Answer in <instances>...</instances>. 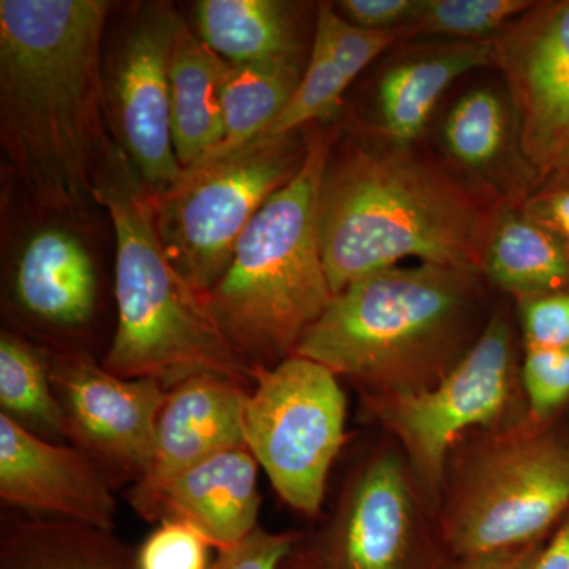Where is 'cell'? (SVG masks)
<instances>
[{
    "label": "cell",
    "mask_w": 569,
    "mask_h": 569,
    "mask_svg": "<svg viewBox=\"0 0 569 569\" xmlns=\"http://www.w3.org/2000/svg\"><path fill=\"white\" fill-rule=\"evenodd\" d=\"M110 2L0 0V144L33 203L84 213L114 160L102 41Z\"/></svg>",
    "instance_id": "1"
},
{
    "label": "cell",
    "mask_w": 569,
    "mask_h": 569,
    "mask_svg": "<svg viewBox=\"0 0 569 569\" xmlns=\"http://www.w3.org/2000/svg\"><path fill=\"white\" fill-rule=\"evenodd\" d=\"M498 201L436 153L365 132L332 146L320 192V238L332 295L400 261L481 272Z\"/></svg>",
    "instance_id": "2"
},
{
    "label": "cell",
    "mask_w": 569,
    "mask_h": 569,
    "mask_svg": "<svg viewBox=\"0 0 569 569\" xmlns=\"http://www.w3.org/2000/svg\"><path fill=\"white\" fill-rule=\"evenodd\" d=\"M500 299L475 269L396 266L332 296L295 355L328 367L359 395H417L473 350Z\"/></svg>",
    "instance_id": "3"
},
{
    "label": "cell",
    "mask_w": 569,
    "mask_h": 569,
    "mask_svg": "<svg viewBox=\"0 0 569 569\" xmlns=\"http://www.w3.org/2000/svg\"><path fill=\"white\" fill-rule=\"evenodd\" d=\"M97 200L110 213L116 236L118 326L104 369L157 381L168 391L197 377L252 389V367L222 335L203 296L168 260L148 193L119 149Z\"/></svg>",
    "instance_id": "4"
},
{
    "label": "cell",
    "mask_w": 569,
    "mask_h": 569,
    "mask_svg": "<svg viewBox=\"0 0 569 569\" xmlns=\"http://www.w3.org/2000/svg\"><path fill=\"white\" fill-rule=\"evenodd\" d=\"M336 140V130L309 133L301 170L253 217L222 279L203 298L253 372L293 356L335 296L321 253L320 192Z\"/></svg>",
    "instance_id": "5"
},
{
    "label": "cell",
    "mask_w": 569,
    "mask_h": 569,
    "mask_svg": "<svg viewBox=\"0 0 569 569\" xmlns=\"http://www.w3.org/2000/svg\"><path fill=\"white\" fill-rule=\"evenodd\" d=\"M568 512L563 422L473 430L449 452L438 520L452 559L545 541Z\"/></svg>",
    "instance_id": "6"
},
{
    "label": "cell",
    "mask_w": 569,
    "mask_h": 569,
    "mask_svg": "<svg viewBox=\"0 0 569 569\" xmlns=\"http://www.w3.org/2000/svg\"><path fill=\"white\" fill-rule=\"evenodd\" d=\"M522 355L515 302L501 296L477 346L437 387L417 395H359L362 419L400 448L437 511L448 456L460 438L529 418Z\"/></svg>",
    "instance_id": "7"
},
{
    "label": "cell",
    "mask_w": 569,
    "mask_h": 569,
    "mask_svg": "<svg viewBox=\"0 0 569 569\" xmlns=\"http://www.w3.org/2000/svg\"><path fill=\"white\" fill-rule=\"evenodd\" d=\"M302 132L258 138L201 160L167 192L148 194L168 260L203 298L222 279L253 217L301 170L309 148Z\"/></svg>",
    "instance_id": "8"
},
{
    "label": "cell",
    "mask_w": 569,
    "mask_h": 569,
    "mask_svg": "<svg viewBox=\"0 0 569 569\" xmlns=\"http://www.w3.org/2000/svg\"><path fill=\"white\" fill-rule=\"evenodd\" d=\"M347 417L340 378L320 362L293 355L254 369L246 448L277 496L309 518L323 508L329 473L346 443Z\"/></svg>",
    "instance_id": "9"
},
{
    "label": "cell",
    "mask_w": 569,
    "mask_h": 569,
    "mask_svg": "<svg viewBox=\"0 0 569 569\" xmlns=\"http://www.w3.org/2000/svg\"><path fill=\"white\" fill-rule=\"evenodd\" d=\"M309 539L323 569H448L437 508L381 433L348 471L323 529Z\"/></svg>",
    "instance_id": "10"
},
{
    "label": "cell",
    "mask_w": 569,
    "mask_h": 569,
    "mask_svg": "<svg viewBox=\"0 0 569 569\" xmlns=\"http://www.w3.org/2000/svg\"><path fill=\"white\" fill-rule=\"evenodd\" d=\"M181 18L173 7H148L134 18L103 67L108 127L151 197L179 181L171 126V58Z\"/></svg>",
    "instance_id": "11"
},
{
    "label": "cell",
    "mask_w": 569,
    "mask_h": 569,
    "mask_svg": "<svg viewBox=\"0 0 569 569\" xmlns=\"http://www.w3.org/2000/svg\"><path fill=\"white\" fill-rule=\"evenodd\" d=\"M71 447L103 471L112 488L137 485L151 467L168 389L112 376L84 355L48 359Z\"/></svg>",
    "instance_id": "12"
},
{
    "label": "cell",
    "mask_w": 569,
    "mask_h": 569,
    "mask_svg": "<svg viewBox=\"0 0 569 569\" xmlns=\"http://www.w3.org/2000/svg\"><path fill=\"white\" fill-rule=\"evenodd\" d=\"M539 183L569 164V0H539L492 39Z\"/></svg>",
    "instance_id": "13"
},
{
    "label": "cell",
    "mask_w": 569,
    "mask_h": 569,
    "mask_svg": "<svg viewBox=\"0 0 569 569\" xmlns=\"http://www.w3.org/2000/svg\"><path fill=\"white\" fill-rule=\"evenodd\" d=\"M111 482L84 452L54 443L0 413V498L43 519L112 531L118 515Z\"/></svg>",
    "instance_id": "14"
},
{
    "label": "cell",
    "mask_w": 569,
    "mask_h": 569,
    "mask_svg": "<svg viewBox=\"0 0 569 569\" xmlns=\"http://www.w3.org/2000/svg\"><path fill=\"white\" fill-rule=\"evenodd\" d=\"M250 389L216 377H197L168 392L157 425L148 473L129 490L130 507L144 518L164 486L204 460L246 448L244 411Z\"/></svg>",
    "instance_id": "15"
},
{
    "label": "cell",
    "mask_w": 569,
    "mask_h": 569,
    "mask_svg": "<svg viewBox=\"0 0 569 569\" xmlns=\"http://www.w3.org/2000/svg\"><path fill=\"white\" fill-rule=\"evenodd\" d=\"M438 153L498 203L522 206L539 186L503 81L460 93L441 119Z\"/></svg>",
    "instance_id": "16"
},
{
    "label": "cell",
    "mask_w": 569,
    "mask_h": 569,
    "mask_svg": "<svg viewBox=\"0 0 569 569\" xmlns=\"http://www.w3.org/2000/svg\"><path fill=\"white\" fill-rule=\"evenodd\" d=\"M378 78L373 121L359 123L380 140L417 144L451 86L467 73L493 69L492 40L407 41Z\"/></svg>",
    "instance_id": "17"
},
{
    "label": "cell",
    "mask_w": 569,
    "mask_h": 569,
    "mask_svg": "<svg viewBox=\"0 0 569 569\" xmlns=\"http://www.w3.org/2000/svg\"><path fill=\"white\" fill-rule=\"evenodd\" d=\"M258 467L247 448L220 452L164 486L142 519L183 522L219 552L234 548L260 527Z\"/></svg>",
    "instance_id": "18"
},
{
    "label": "cell",
    "mask_w": 569,
    "mask_h": 569,
    "mask_svg": "<svg viewBox=\"0 0 569 569\" xmlns=\"http://www.w3.org/2000/svg\"><path fill=\"white\" fill-rule=\"evenodd\" d=\"M14 293L22 309L41 321L86 323L97 305V276L88 250L67 231H40L18 260Z\"/></svg>",
    "instance_id": "19"
},
{
    "label": "cell",
    "mask_w": 569,
    "mask_h": 569,
    "mask_svg": "<svg viewBox=\"0 0 569 569\" xmlns=\"http://www.w3.org/2000/svg\"><path fill=\"white\" fill-rule=\"evenodd\" d=\"M228 62L181 22L171 58V126L182 170L223 140L222 86Z\"/></svg>",
    "instance_id": "20"
},
{
    "label": "cell",
    "mask_w": 569,
    "mask_h": 569,
    "mask_svg": "<svg viewBox=\"0 0 569 569\" xmlns=\"http://www.w3.org/2000/svg\"><path fill=\"white\" fill-rule=\"evenodd\" d=\"M481 274L512 302L569 288V258L520 206L500 203L482 247Z\"/></svg>",
    "instance_id": "21"
},
{
    "label": "cell",
    "mask_w": 569,
    "mask_h": 569,
    "mask_svg": "<svg viewBox=\"0 0 569 569\" xmlns=\"http://www.w3.org/2000/svg\"><path fill=\"white\" fill-rule=\"evenodd\" d=\"M198 37L230 63L302 59L296 3L280 0H201Z\"/></svg>",
    "instance_id": "22"
},
{
    "label": "cell",
    "mask_w": 569,
    "mask_h": 569,
    "mask_svg": "<svg viewBox=\"0 0 569 569\" xmlns=\"http://www.w3.org/2000/svg\"><path fill=\"white\" fill-rule=\"evenodd\" d=\"M0 569H138V559L112 531L37 518L3 527Z\"/></svg>",
    "instance_id": "23"
},
{
    "label": "cell",
    "mask_w": 569,
    "mask_h": 569,
    "mask_svg": "<svg viewBox=\"0 0 569 569\" xmlns=\"http://www.w3.org/2000/svg\"><path fill=\"white\" fill-rule=\"evenodd\" d=\"M305 70V59L228 62L222 86L223 140L204 159L233 152L263 137L295 96Z\"/></svg>",
    "instance_id": "24"
},
{
    "label": "cell",
    "mask_w": 569,
    "mask_h": 569,
    "mask_svg": "<svg viewBox=\"0 0 569 569\" xmlns=\"http://www.w3.org/2000/svg\"><path fill=\"white\" fill-rule=\"evenodd\" d=\"M2 413L36 436L67 438L66 415L52 385L48 359L20 337H0Z\"/></svg>",
    "instance_id": "25"
},
{
    "label": "cell",
    "mask_w": 569,
    "mask_h": 569,
    "mask_svg": "<svg viewBox=\"0 0 569 569\" xmlns=\"http://www.w3.org/2000/svg\"><path fill=\"white\" fill-rule=\"evenodd\" d=\"M533 6V0H422L402 40H492Z\"/></svg>",
    "instance_id": "26"
},
{
    "label": "cell",
    "mask_w": 569,
    "mask_h": 569,
    "mask_svg": "<svg viewBox=\"0 0 569 569\" xmlns=\"http://www.w3.org/2000/svg\"><path fill=\"white\" fill-rule=\"evenodd\" d=\"M348 81L336 66L328 44L320 33H313L312 50L305 74L284 110L260 138H279L301 132L316 122H329L342 107Z\"/></svg>",
    "instance_id": "27"
},
{
    "label": "cell",
    "mask_w": 569,
    "mask_h": 569,
    "mask_svg": "<svg viewBox=\"0 0 569 569\" xmlns=\"http://www.w3.org/2000/svg\"><path fill=\"white\" fill-rule=\"evenodd\" d=\"M520 380L530 419L557 425L569 417V346L523 347Z\"/></svg>",
    "instance_id": "28"
},
{
    "label": "cell",
    "mask_w": 569,
    "mask_h": 569,
    "mask_svg": "<svg viewBox=\"0 0 569 569\" xmlns=\"http://www.w3.org/2000/svg\"><path fill=\"white\" fill-rule=\"evenodd\" d=\"M316 32L323 37L340 73L351 84L381 54L403 43L402 31H370L340 17L336 3L317 9Z\"/></svg>",
    "instance_id": "29"
},
{
    "label": "cell",
    "mask_w": 569,
    "mask_h": 569,
    "mask_svg": "<svg viewBox=\"0 0 569 569\" xmlns=\"http://www.w3.org/2000/svg\"><path fill=\"white\" fill-rule=\"evenodd\" d=\"M209 548L192 527L164 520L137 549L138 569H211Z\"/></svg>",
    "instance_id": "30"
},
{
    "label": "cell",
    "mask_w": 569,
    "mask_h": 569,
    "mask_svg": "<svg viewBox=\"0 0 569 569\" xmlns=\"http://www.w3.org/2000/svg\"><path fill=\"white\" fill-rule=\"evenodd\" d=\"M523 347L569 346V288L515 302Z\"/></svg>",
    "instance_id": "31"
},
{
    "label": "cell",
    "mask_w": 569,
    "mask_h": 569,
    "mask_svg": "<svg viewBox=\"0 0 569 569\" xmlns=\"http://www.w3.org/2000/svg\"><path fill=\"white\" fill-rule=\"evenodd\" d=\"M302 537L299 531H269L258 527L234 548L219 552L211 569H280Z\"/></svg>",
    "instance_id": "32"
},
{
    "label": "cell",
    "mask_w": 569,
    "mask_h": 569,
    "mask_svg": "<svg viewBox=\"0 0 569 569\" xmlns=\"http://www.w3.org/2000/svg\"><path fill=\"white\" fill-rule=\"evenodd\" d=\"M520 208L559 241L569 258V164L539 183Z\"/></svg>",
    "instance_id": "33"
},
{
    "label": "cell",
    "mask_w": 569,
    "mask_h": 569,
    "mask_svg": "<svg viewBox=\"0 0 569 569\" xmlns=\"http://www.w3.org/2000/svg\"><path fill=\"white\" fill-rule=\"evenodd\" d=\"M422 0H342L340 17L370 31H403L421 10Z\"/></svg>",
    "instance_id": "34"
},
{
    "label": "cell",
    "mask_w": 569,
    "mask_h": 569,
    "mask_svg": "<svg viewBox=\"0 0 569 569\" xmlns=\"http://www.w3.org/2000/svg\"><path fill=\"white\" fill-rule=\"evenodd\" d=\"M546 541L455 559L448 569H535Z\"/></svg>",
    "instance_id": "35"
},
{
    "label": "cell",
    "mask_w": 569,
    "mask_h": 569,
    "mask_svg": "<svg viewBox=\"0 0 569 569\" xmlns=\"http://www.w3.org/2000/svg\"><path fill=\"white\" fill-rule=\"evenodd\" d=\"M535 569H569V512L546 541Z\"/></svg>",
    "instance_id": "36"
},
{
    "label": "cell",
    "mask_w": 569,
    "mask_h": 569,
    "mask_svg": "<svg viewBox=\"0 0 569 569\" xmlns=\"http://www.w3.org/2000/svg\"><path fill=\"white\" fill-rule=\"evenodd\" d=\"M280 569H323L320 561H318L309 539L302 537L301 541L295 546L290 556L283 560Z\"/></svg>",
    "instance_id": "37"
},
{
    "label": "cell",
    "mask_w": 569,
    "mask_h": 569,
    "mask_svg": "<svg viewBox=\"0 0 569 569\" xmlns=\"http://www.w3.org/2000/svg\"><path fill=\"white\" fill-rule=\"evenodd\" d=\"M565 430H567L568 438H569V417L565 419L563 421Z\"/></svg>",
    "instance_id": "38"
}]
</instances>
